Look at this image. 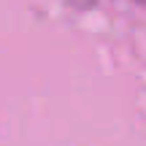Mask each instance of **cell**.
Returning <instances> with one entry per match:
<instances>
[{
	"instance_id": "6da1fadb",
	"label": "cell",
	"mask_w": 146,
	"mask_h": 146,
	"mask_svg": "<svg viewBox=\"0 0 146 146\" xmlns=\"http://www.w3.org/2000/svg\"><path fill=\"white\" fill-rule=\"evenodd\" d=\"M135 3H138V5H146V0H135Z\"/></svg>"
}]
</instances>
